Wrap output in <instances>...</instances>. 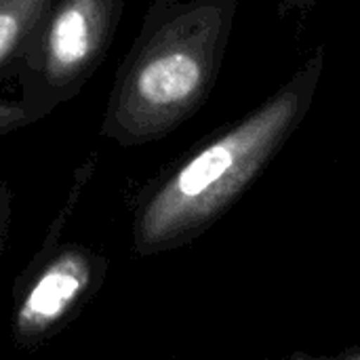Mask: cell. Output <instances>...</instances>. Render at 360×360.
Returning <instances> with one entry per match:
<instances>
[{
    "label": "cell",
    "instance_id": "1",
    "mask_svg": "<svg viewBox=\"0 0 360 360\" xmlns=\"http://www.w3.org/2000/svg\"><path fill=\"white\" fill-rule=\"evenodd\" d=\"M325 61L321 44L259 105L205 137L139 190L131 217L135 255L192 245L243 198L310 114Z\"/></svg>",
    "mask_w": 360,
    "mask_h": 360
},
{
    "label": "cell",
    "instance_id": "2",
    "mask_svg": "<svg viewBox=\"0 0 360 360\" xmlns=\"http://www.w3.org/2000/svg\"><path fill=\"white\" fill-rule=\"evenodd\" d=\"M238 0H154L110 86L99 133L122 146L160 141L211 97Z\"/></svg>",
    "mask_w": 360,
    "mask_h": 360
},
{
    "label": "cell",
    "instance_id": "3",
    "mask_svg": "<svg viewBox=\"0 0 360 360\" xmlns=\"http://www.w3.org/2000/svg\"><path fill=\"white\" fill-rule=\"evenodd\" d=\"M95 171V158L74 175L70 196L55 215L38 251L15 276L11 291V338L21 350H34L65 331L99 293L110 259L97 249L61 238Z\"/></svg>",
    "mask_w": 360,
    "mask_h": 360
},
{
    "label": "cell",
    "instance_id": "4",
    "mask_svg": "<svg viewBox=\"0 0 360 360\" xmlns=\"http://www.w3.org/2000/svg\"><path fill=\"white\" fill-rule=\"evenodd\" d=\"M127 0H51L15 68L19 99L40 122L103 63Z\"/></svg>",
    "mask_w": 360,
    "mask_h": 360
},
{
    "label": "cell",
    "instance_id": "5",
    "mask_svg": "<svg viewBox=\"0 0 360 360\" xmlns=\"http://www.w3.org/2000/svg\"><path fill=\"white\" fill-rule=\"evenodd\" d=\"M51 0H0V82L15 74L38 21Z\"/></svg>",
    "mask_w": 360,
    "mask_h": 360
},
{
    "label": "cell",
    "instance_id": "6",
    "mask_svg": "<svg viewBox=\"0 0 360 360\" xmlns=\"http://www.w3.org/2000/svg\"><path fill=\"white\" fill-rule=\"evenodd\" d=\"M30 124H36V122L19 97L17 99H0V137L13 133L17 129L30 127Z\"/></svg>",
    "mask_w": 360,
    "mask_h": 360
},
{
    "label": "cell",
    "instance_id": "7",
    "mask_svg": "<svg viewBox=\"0 0 360 360\" xmlns=\"http://www.w3.org/2000/svg\"><path fill=\"white\" fill-rule=\"evenodd\" d=\"M11 217H13V194L6 184V179L0 175V259L6 247L8 230H11Z\"/></svg>",
    "mask_w": 360,
    "mask_h": 360
},
{
    "label": "cell",
    "instance_id": "8",
    "mask_svg": "<svg viewBox=\"0 0 360 360\" xmlns=\"http://www.w3.org/2000/svg\"><path fill=\"white\" fill-rule=\"evenodd\" d=\"M321 2H325V0H281L278 11H281L283 15L295 13V11H310V8L319 6Z\"/></svg>",
    "mask_w": 360,
    "mask_h": 360
},
{
    "label": "cell",
    "instance_id": "9",
    "mask_svg": "<svg viewBox=\"0 0 360 360\" xmlns=\"http://www.w3.org/2000/svg\"><path fill=\"white\" fill-rule=\"evenodd\" d=\"M331 359H340V360H360V344H354L352 348L348 350H342L338 354H333Z\"/></svg>",
    "mask_w": 360,
    "mask_h": 360
}]
</instances>
